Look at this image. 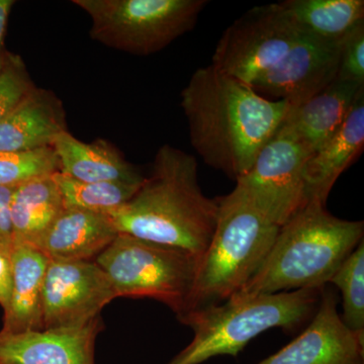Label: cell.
Instances as JSON below:
<instances>
[{
  "label": "cell",
  "mask_w": 364,
  "mask_h": 364,
  "mask_svg": "<svg viewBox=\"0 0 364 364\" xmlns=\"http://www.w3.org/2000/svg\"><path fill=\"white\" fill-rule=\"evenodd\" d=\"M181 97L191 146L205 164L235 181L248 171L291 107L213 65L196 69Z\"/></svg>",
  "instance_id": "cell-1"
},
{
  "label": "cell",
  "mask_w": 364,
  "mask_h": 364,
  "mask_svg": "<svg viewBox=\"0 0 364 364\" xmlns=\"http://www.w3.org/2000/svg\"><path fill=\"white\" fill-rule=\"evenodd\" d=\"M218 198L203 195L195 156L165 144L149 177L109 215L117 232L191 254L200 260L217 226Z\"/></svg>",
  "instance_id": "cell-2"
},
{
  "label": "cell",
  "mask_w": 364,
  "mask_h": 364,
  "mask_svg": "<svg viewBox=\"0 0 364 364\" xmlns=\"http://www.w3.org/2000/svg\"><path fill=\"white\" fill-rule=\"evenodd\" d=\"M363 234V221L339 219L326 205L309 200L279 227L262 264L233 296L323 289Z\"/></svg>",
  "instance_id": "cell-3"
},
{
  "label": "cell",
  "mask_w": 364,
  "mask_h": 364,
  "mask_svg": "<svg viewBox=\"0 0 364 364\" xmlns=\"http://www.w3.org/2000/svg\"><path fill=\"white\" fill-rule=\"evenodd\" d=\"M219 213L212 240L196 267L184 316L219 305L252 279L279 227L267 221L238 193L218 198Z\"/></svg>",
  "instance_id": "cell-4"
},
{
  "label": "cell",
  "mask_w": 364,
  "mask_h": 364,
  "mask_svg": "<svg viewBox=\"0 0 364 364\" xmlns=\"http://www.w3.org/2000/svg\"><path fill=\"white\" fill-rule=\"evenodd\" d=\"M322 291L232 296L188 314L179 321L193 329V341L169 364H202L215 356H237L261 333L272 328L294 329L316 312Z\"/></svg>",
  "instance_id": "cell-5"
},
{
  "label": "cell",
  "mask_w": 364,
  "mask_h": 364,
  "mask_svg": "<svg viewBox=\"0 0 364 364\" xmlns=\"http://www.w3.org/2000/svg\"><path fill=\"white\" fill-rule=\"evenodd\" d=\"M90 18V39L149 56L193 30L207 0H74Z\"/></svg>",
  "instance_id": "cell-6"
},
{
  "label": "cell",
  "mask_w": 364,
  "mask_h": 364,
  "mask_svg": "<svg viewBox=\"0 0 364 364\" xmlns=\"http://www.w3.org/2000/svg\"><path fill=\"white\" fill-rule=\"evenodd\" d=\"M95 261L117 298L154 299L177 318L186 311L198 262L184 251L121 233Z\"/></svg>",
  "instance_id": "cell-7"
},
{
  "label": "cell",
  "mask_w": 364,
  "mask_h": 364,
  "mask_svg": "<svg viewBox=\"0 0 364 364\" xmlns=\"http://www.w3.org/2000/svg\"><path fill=\"white\" fill-rule=\"evenodd\" d=\"M310 156L282 124L234 189L267 221L282 227L306 203L305 166Z\"/></svg>",
  "instance_id": "cell-8"
},
{
  "label": "cell",
  "mask_w": 364,
  "mask_h": 364,
  "mask_svg": "<svg viewBox=\"0 0 364 364\" xmlns=\"http://www.w3.org/2000/svg\"><path fill=\"white\" fill-rule=\"evenodd\" d=\"M299 33L279 2L253 7L223 33L210 65L252 85L286 56Z\"/></svg>",
  "instance_id": "cell-9"
},
{
  "label": "cell",
  "mask_w": 364,
  "mask_h": 364,
  "mask_svg": "<svg viewBox=\"0 0 364 364\" xmlns=\"http://www.w3.org/2000/svg\"><path fill=\"white\" fill-rule=\"evenodd\" d=\"M95 261L49 260L42 296V330L82 327L117 299Z\"/></svg>",
  "instance_id": "cell-10"
},
{
  "label": "cell",
  "mask_w": 364,
  "mask_h": 364,
  "mask_svg": "<svg viewBox=\"0 0 364 364\" xmlns=\"http://www.w3.org/2000/svg\"><path fill=\"white\" fill-rule=\"evenodd\" d=\"M342 41L301 33L286 56L251 86L261 97L298 107L336 80Z\"/></svg>",
  "instance_id": "cell-11"
},
{
  "label": "cell",
  "mask_w": 364,
  "mask_h": 364,
  "mask_svg": "<svg viewBox=\"0 0 364 364\" xmlns=\"http://www.w3.org/2000/svg\"><path fill=\"white\" fill-rule=\"evenodd\" d=\"M337 303L334 293L324 287L308 327L258 364H363L364 334L345 326Z\"/></svg>",
  "instance_id": "cell-12"
},
{
  "label": "cell",
  "mask_w": 364,
  "mask_h": 364,
  "mask_svg": "<svg viewBox=\"0 0 364 364\" xmlns=\"http://www.w3.org/2000/svg\"><path fill=\"white\" fill-rule=\"evenodd\" d=\"M102 318L82 327L0 331V364H95V345Z\"/></svg>",
  "instance_id": "cell-13"
},
{
  "label": "cell",
  "mask_w": 364,
  "mask_h": 364,
  "mask_svg": "<svg viewBox=\"0 0 364 364\" xmlns=\"http://www.w3.org/2000/svg\"><path fill=\"white\" fill-rule=\"evenodd\" d=\"M68 131L66 112L52 91L35 88L0 122V152L26 153L53 148Z\"/></svg>",
  "instance_id": "cell-14"
},
{
  "label": "cell",
  "mask_w": 364,
  "mask_h": 364,
  "mask_svg": "<svg viewBox=\"0 0 364 364\" xmlns=\"http://www.w3.org/2000/svg\"><path fill=\"white\" fill-rule=\"evenodd\" d=\"M117 235L109 215L64 207L35 247L50 260L95 261Z\"/></svg>",
  "instance_id": "cell-15"
},
{
  "label": "cell",
  "mask_w": 364,
  "mask_h": 364,
  "mask_svg": "<svg viewBox=\"0 0 364 364\" xmlns=\"http://www.w3.org/2000/svg\"><path fill=\"white\" fill-rule=\"evenodd\" d=\"M363 146L364 87L338 131L306 160V202L315 200L326 205L337 179L363 152Z\"/></svg>",
  "instance_id": "cell-16"
},
{
  "label": "cell",
  "mask_w": 364,
  "mask_h": 364,
  "mask_svg": "<svg viewBox=\"0 0 364 364\" xmlns=\"http://www.w3.org/2000/svg\"><path fill=\"white\" fill-rule=\"evenodd\" d=\"M363 87L336 79L304 104L289 107L282 124L312 155L338 131Z\"/></svg>",
  "instance_id": "cell-17"
},
{
  "label": "cell",
  "mask_w": 364,
  "mask_h": 364,
  "mask_svg": "<svg viewBox=\"0 0 364 364\" xmlns=\"http://www.w3.org/2000/svg\"><path fill=\"white\" fill-rule=\"evenodd\" d=\"M53 149L58 158L59 172L76 181L141 183L145 178L112 144L102 139L83 142L66 131L56 139Z\"/></svg>",
  "instance_id": "cell-18"
},
{
  "label": "cell",
  "mask_w": 364,
  "mask_h": 364,
  "mask_svg": "<svg viewBox=\"0 0 364 364\" xmlns=\"http://www.w3.org/2000/svg\"><path fill=\"white\" fill-rule=\"evenodd\" d=\"M14 284L1 331L42 330V296L49 258L28 244H14L11 252Z\"/></svg>",
  "instance_id": "cell-19"
},
{
  "label": "cell",
  "mask_w": 364,
  "mask_h": 364,
  "mask_svg": "<svg viewBox=\"0 0 364 364\" xmlns=\"http://www.w3.org/2000/svg\"><path fill=\"white\" fill-rule=\"evenodd\" d=\"M63 208L54 174L16 186L11 205L14 244L36 246Z\"/></svg>",
  "instance_id": "cell-20"
},
{
  "label": "cell",
  "mask_w": 364,
  "mask_h": 364,
  "mask_svg": "<svg viewBox=\"0 0 364 364\" xmlns=\"http://www.w3.org/2000/svg\"><path fill=\"white\" fill-rule=\"evenodd\" d=\"M299 32L339 41L364 21L363 0H284L279 2Z\"/></svg>",
  "instance_id": "cell-21"
},
{
  "label": "cell",
  "mask_w": 364,
  "mask_h": 364,
  "mask_svg": "<svg viewBox=\"0 0 364 364\" xmlns=\"http://www.w3.org/2000/svg\"><path fill=\"white\" fill-rule=\"evenodd\" d=\"M54 179L64 207L109 215L124 207L142 183L79 181L61 172L55 173Z\"/></svg>",
  "instance_id": "cell-22"
},
{
  "label": "cell",
  "mask_w": 364,
  "mask_h": 364,
  "mask_svg": "<svg viewBox=\"0 0 364 364\" xmlns=\"http://www.w3.org/2000/svg\"><path fill=\"white\" fill-rule=\"evenodd\" d=\"M331 284L342 296L345 326L356 334H364V241L352 251L335 274Z\"/></svg>",
  "instance_id": "cell-23"
},
{
  "label": "cell",
  "mask_w": 364,
  "mask_h": 364,
  "mask_svg": "<svg viewBox=\"0 0 364 364\" xmlns=\"http://www.w3.org/2000/svg\"><path fill=\"white\" fill-rule=\"evenodd\" d=\"M60 171L53 148L26 153L0 152V186H18Z\"/></svg>",
  "instance_id": "cell-24"
},
{
  "label": "cell",
  "mask_w": 364,
  "mask_h": 364,
  "mask_svg": "<svg viewBox=\"0 0 364 364\" xmlns=\"http://www.w3.org/2000/svg\"><path fill=\"white\" fill-rule=\"evenodd\" d=\"M35 87L21 57L7 53L6 64L0 71V122L6 119Z\"/></svg>",
  "instance_id": "cell-25"
},
{
  "label": "cell",
  "mask_w": 364,
  "mask_h": 364,
  "mask_svg": "<svg viewBox=\"0 0 364 364\" xmlns=\"http://www.w3.org/2000/svg\"><path fill=\"white\" fill-rule=\"evenodd\" d=\"M337 79L364 85V21L342 41Z\"/></svg>",
  "instance_id": "cell-26"
},
{
  "label": "cell",
  "mask_w": 364,
  "mask_h": 364,
  "mask_svg": "<svg viewBox=\"0 0 364 364\" xmlns=\"http://www.w3.org/2000/svg\"><path fill=\"white\" fill-rule=\"evenodd\" d=\"M16 186H0V249L11 252L14 246L11 205Z\"/></svg>",
  "instance_id": "cell-27"
},
{
  "label": "cell",
  "mask_w": 364,
  "mask_h": 364,
  "mask_svg": "<svg viewBox=\"0 0 364 364\" xmlns=\"http://www.w3.org/2000/svg\"><path fill=\"white\" fill-rule=\"evenodd\" d=\"M14 274L11 252L0 249V306L4 312L11 303Z\"/></svg>",
  "instance_id": "cell-28"
},
{
  "label": "cell",
  "mask_w": 364,
  "mask_h": 364,
  "mask_svg": "<svg viewBox=\"0 0 364 364\" xmlns=\"http://www.w3.org/2000/svg\"><path fill=\"white\" fill-rule=\"evenodd\" d=\"M16 4L14 0H0V55L4 54V38H6L9 14Z\"/></svg>",
  "instance_id": "cell-29"
},
{
  "label": "cell",
  "mask_w": 364,
  "mask_h": 364,
  "mask_svg": "<svg viewBox=\"0 0 364 364\" xmlns=\"http://www.w3.org/2000/svg\"><path fill=\"white\" fill-rule=\"evenodd\" d=\"M6 54L7 53H4V54L0 55V71L2 70L4 64H6Z\"/></svg>",
  "instance_id": "cell-30"
}]
</instances>
